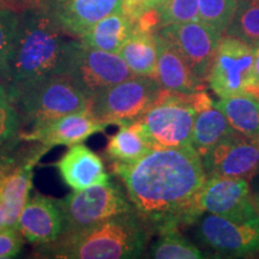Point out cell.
Segmentation results:
<instances>
[{
  "label": "cell",
  "mask_w": 259,
  "mask_h": 259,
  "mask_svg": "<svg viewBox=\"0 0 259 259\" xmlns=\"http://www.w3.org/2000/svg\"><path fill=\"white\" fill-rule=\"evenodd\" d=\"M112 170L151 232L199 219L196 199L208 177L192 145L154 148L134 163L113 162Z\"/></svg>",
  "instance_id": "cell-1"
},
{
  "label": "cell",
  "mask_w": 259,
  "mask_h": 259,
  "mask_svg": "<svg viewBox=\"0 0 259 259\" xmlns=\"http://www.w3.org/2000/svg\"><path fill=\"white\" fill-rule=\"evenodd\" d=\"M66 44L63 30L42 9L18 14L11 51L0 77L6 93L59 73Z\"/></svg>",
  "instance_id": "cell-2"
},
{
  "label": "cell",
  "mask_w": 259,
  "mask_h": 259,
  "mask_svg": "<svg viewBox=\"0 0 259 259\" xmlns=\"http://www.w3.org/2000/svg\"><path fill=\"white\" fill-rule=\"evenodd\" d=\"M151 234L134 210L64 232L51 244L38 246L36 254L57 259H134L144 253Z\"/></svg>",
  "instance_id": "cell-3"
},
{
  "label": "cell",
  "mask_w": 259,
  "mask_h": 259,
  "mask_svg": "<svg viewBox=\"0 0 259 259\" xmlns=\"http://www.w3.org/2000/svg\"><path fill=\"white\" fill-rule=\"evenodd\" d=\"M6 94L18 113L22 131L69 113L85 111L92 103L63 73L51 74Z\"/></svg>",
  "instance_id": "cell-4"
},
{
  "label": "cell",
  "mask_w": 259,
  "mask_h": 259,
  "mask_svg": "<svg viewBox=\"0 0 259 259\" xmlns=\"http://www.w3.org/2000/svg\"><path fill=\"white\" fill-rule=\"evenodd\" d=\"M208 93L181 94L161 89L160 94L138 122L154 148H177L191 145L197 113L212 107Z\"/></svg>",
  "instance_id": "cell-5"
},
{
  "label": "cell",
  "mask_w": 259,
  "mask_h": 259,
  "mask_svg": "<svg viewBox=\"0 0 259 259\" xmlns=\"http://www.w3.org/2000/svg\"><path fill=\"white\" fill-rule=\"evenodd\" d=\"M59 73L90 101L105 89L135 76L118 53L88 47L79 38L67 41Z\"/></svg>",
  "instance_id": "cell-6"
},
{
  "label": "cell",
  "mask_w": 259,
  "mask_h": 259,
  "mask_svg": "<svg viewBox=\"0 0 259 259\" xmlns=\"http://www.w3.org/2000/svg\"><path fill=\"white\" fill-rule=\"evenodd\" d=\"M254 47L225 35L219 42L206 82L220 99L250 95L259 100L254 82Z\"/></svg>",
  "instance_id": "cell-7"
},
{
  "label": "cell",
  "mask_w": 259,
  "mask_h": 259,
  "mask_svg": "<svg viewBox=\"0 0 259 259\" xmlns=\"http://www.w3.org/2000/svg\"><path fill=\"white\" fill-rule=\"evenodd\" d=\"M161 89L155 77L134 76L97 94L90 112L107 125L130 124L150 108Z\"/></svg>",
  "instance_id": "cell-8"
},
{
  "label": "cell",
  "mask_w": 259,
  "mask_h": 259,
  "mask_svg": "<svg viewBox=\"0 0 259 259\" xmlns=\"http://www.w3.org/2000/svg\"><path fill=\"white\" fill-rule=\"evenodd\" d=\"M64 216V232L84 228L113 216L134 211L127 193L115 181L84 190H73L59 199Z\"/></svg>",
  "instance_id": "cell-9"
},
{
  "label": "cell",
  "mask_w": 259,
  "mask_h": 259,
  "mask_svg": "<svg viewBox=\"0 0 259 259\" xmlns=\"http://www.w3.org/2000/svg\"><path fill=\"white\" fill-rule=\"evenodd\" d=\"M196 212L198 216L209 212L236 223L258 216L247 180L223 177L206 179L197 196Z\"/></svg>",
  "instance_id": "cell-10"
},
{
  "label": "cell",
  "mask_w": 259,
  "mask_h": 259,
  "mask_svg": "<svg viewBox=\"0 0 259 259\" xmlns=\"http://www.w3.org/2000/svg\"><path fill=\"white\" fill-rule=\"evenodd\" d=\"M206 177L251 179L259 174V139L235 132L202 157Z\"/></svg>",
  "instance_id": "cell-11"
},
{
  "label": "cell",
  "mask_w": 259,
  "mask_h": 259,
  "mask_svg": "<svg viewBox=\"0 0 259 259\" xmlns=\"http://www.w3.org/2000/svg\"><path fill=\"white\" fill-rule=\"evenodd\" d=\"M197 235L220 254L241 257L254 253L259 252V215L236 223L210 213L199 221Z\"/></svg>",
  "instance_id": "cell-12"
},
{
  "label": "cell",
  "mask_w": 259,
  "mask_h": 259,
  "mask_svg": "<svg viewBox=\"0 0 259 259\" xmlns=\"http://www.w3.org/2000/svg\"><path fill=\"white\" fill-rule=\"evenodd\" d=\"M156 32L169 40L185 57L196 76L206 82L221 32L200 21L166 25Z\"/></svg>",
  "instance_id": "cell-13"
},
{
  "label": "cell",
  "mask_w": 259,
  "mask_h": 259,
  "mask_svg": "<svg viewBox=\"0 0 259 259\" xmlns=\"http://www.w3.org/2000/svg\"><path fill=\"white\" fill-rule=\"evenodd\" d=\"M38 8L64 34L79 38L102 18L121 11L122 0H44Z\"/></svg>",
  "instance_id": "cell-14"
},
{
  "label": "cell",
  "mask_w": 259,
  "mask_h": 259,
  "mask_svg": "<svg viewBox=\"0 0 259 259\" xmlns=\"http://www.w3.org/2000/svg\"><path fill=\"white\" fill-rule=\"evenodd\" d=\"M107 126L108 125L100 121L89 108L59 116L29 131H21V139L40 143L50 151L57 145L71 147L83 143L90 136L102 132Z\"/></svg>",
  "instance_id": "cell-15"
},
{
  "label": "cell",
  "mask_w": 259,
  "mask_h": 259,
  "mask_svg": "<svg viewBox=\"0 0 259 259\" xmlns=\"http://www.w3.org/2000/svg\"><path fill=\"white\" fill-rule=\"evenodd\" d=\"M17 228L25 241L41 246L57 240L64 233V216L59 199L36 193L25 203Z\"/></svg>",
  "instance_id": "cell-16"
},
{
  "label": "cell",
  "mask_w": 259,
  "mask_h": 259,
  "mask_svg": "<svg viewBox=\"0 0 259 259\" xmlns=\"http://www.w3.org/2000/svg\"><path fill=\"white\" fill-rule=\"evenodd\" d=\"M47 149L40 143L32 144L30 151L23 160L9 173L2 186V205L4 213V227H17V222L29 199L32 186L34 167L45 155Z\"/></svg>",
  "instance_id": "cell-17"
},
{
  "label": "cell",
  "mask_w": 259,
  "mask_h": 259,
  "mask_svg": "<svg viewBox=\"0 0 259 259\" xmlns=\"http://www.w3.org/2000/svg\"><path fill=\"white\" fill-rule=\"evenodd\" d=\"M157 65L155 79L164 90L193 94L205 90V82L191 69L185 57L169 40L156 32Z\"/></svg>",
  "instance_id": "cell-18"
},
{
  "label": "cell",
  "mask_w": 259,
  "mask_h": 259,
  "mask_svg": "<svg viewBox=\"0 0 259 259\" xmlns=\"http://www.w3.org/2000/svg\"><path fill=\"white\" fill-rule=\"evenodd\" d=\"M54 166L65 185L72 190H84L111 180L102 158L82 143L71 145Z\"/></svg>",
  "instance_id": "cell-19"
},
{
  "label": "cell",
  "mask_w": 259,
  "mask_h": 259,
  "mask_svg": "<svg viewBox=\"0 0 259 259\" xmlns=\"http://www.w3.org/2000/svg\"><path fill=\"white\" fill-rule=\"evenodd\" d=\"M118 54L135 76L154 77L157 65L156 32L134 23L131 34Z\"/></svg>",
  "instance_id": "cell-20"
},
{
  "label": "cell",
  "mask_w": 259,
  "mask_h": 259,
  "mask_svg": "<svg viewBox=\"0 0 259 259\" xmlns=\"http://www.w3.org/2000/svg\"><path fill=\"white\" fill-rule=\"evenodd\" d=\"M134 22L122 11L114 12L90 27L79 40L95 50L119 53L126 38L131 34Z\"/></svg>",
  "instance_id": "cell-21"
},
{
  "label": "cell",
  "mask_w": 259,
  "mask_h": 259,
  "mask_svg": "<svg viewBox=\"0 0 259 259\" xmlns=\"http://www.w3.org/2000/svg\"><path fill=\"white\" fill-rule=\"evenodd\" d=\"M154 149L143 127L136 120L119 126L118 132L109 137L106 155L119 163H134Z\"/></svg>",
  "instance_id": "cell-22"
},
{
  "label": "cell",
  "mask_w": 259,
  "mask_h": 259,
  "mask_svg": "<svg viewBox=\"0 0 259 259\" xmlns=\"http://www.w3.org/2000/svg\"><path fill=\"white\" fill-rule=\"evenodd\" d=\"M235 132L226 116L216 107H208L197 113L191 145L200 157H204L220 142Z\"/></svg>",
  "instance_id": "cell-23"
},
{
  "label": "cell",
  "mask_w": 259,
  "mask_h": 259,
  "mask_svg": "<svg viewBox=\"0 0 259 259\" xmlns=\"http://www.w3.org/2000/svg\"><path fill=\"white\" fill-rule=\"evenodd\" d=\"M213 106L236 132L259 139V100L250 95H235L220 99Z\"/></svg>",
  "instance_id": "cell-24"
},
{
  "label": "cell",
  "mask_w": 259,
  "mask_h": 259,
  "mask_svg": "<svg viewBox=\"0 0 259 259\" xmlns=\"http://www.w3.org/2000/svg\"><path fill=\"white\" fill-rule=\"evenodd\" d=\"M156 241L151 245V258L156 259H200L203 252L180 235L178 227H166L157 232Z\"/></svg>",
  "instance_id": "cell-25"
},
{
  "label": "cell",
  "mask_w": 259,
  "mask_h": 259,
  "mask_svg": "<svg viewBox=\"0 0 259 259\" xmlns=\"http://www.w3.org/2000/svg\"><path fill=\"white\" fill-rule=\"evenodd\" d=\"M225 34L257 47L259 45V0H239L234 17Z\"/></svg>",
  "instance_id": "cell-26"
},
{
  "label": "cell",
  "mask_w": 259,
  "mask_h": 259,
  "mask_svg": "<svg viewBox=\"0 0 259 259\" xmlns=\"http://www.w3.org/2000/svg\"><path fill=\"white\" fill-rule=\"evenodd\" d=\"M239 0H199L198 19L223 35L238 9Z\"/></svg>",
  "instance_id": "cell-27"
},
{
  "label": "cell",
  "mask_w": 259,
  "mask_h": 259,
  "mask_svg": "<svg viewBox=\"0 0 259 259\" xmlns=\"http://www.w3.org/2000/svg\"><path fill=\"white\" fill-rule=\"evenodd\" d=\"M21 120L18 113L9 100L4 87L0 84V150L21 136Z\"/></svg>",
  "instance_id": "cell-28"
},
{
  "label": "cell",
  "mask_w": 259,
  "mask_h": 259,
  "mask_svg": "<svg viewBox=\"0 0 259 259\" xmlns=\"http://www.w3.org/2000/svg\"><path fill=\"white\" fill-rule=\"evenodd\" d=\"M199 0H167L158 9L161 28L170 24H180L198 19ZM160 28V29H161Z\"/></svg>",
  "instance_id": "cell-29"
},
{
  "label": "cell",
  "mask_w": 259,
  "mask_h": 259,
  "mask_svg": "<svg viewBox=\"0 0 259 259\" xmlns=\"http://www.w3.org/2000/svg\"><path fill=\"white\" fill-rule=\"evenodd\" d=\"M17 16L11 10L0 8V77L8 63L12 41H14Z\"/></svg>",
  "instance_id": "cell-30"
},
{
  "label": "cell",
  "mask_w": 259,
  "mask_h": 259,
  "mask_svg": "<svg viewBox=\"0 0 259 259\" xmlns=\"http://www.w3.org/2000/svg\"><path fill=\"white\" fill-rule=\"evenodd\" d=\"M24 244V236L21 234L17 227L2 228L0 229V259L17 257Z\"/></svg>",
  "instance_id": "cell-31"
},
{
  "label": "cell",
  "mask_w": 259,
  "mask_h": 259,
  "mask_svg": "<svg viewBox=\"0 0 259 259\" xmlns=\"http://www.w3.org/2000/svg\"><path fill=\"white\" fill-rule=\"evenodd\" d=\"M121 11L135 22L139 16L147 11V0H122Z\"/></svg>",
  "instance_id": "cell-32"
},
{
  "label": "cell",
  "mask_w": 259,
  "mask_h": 259,
  "mask_svg": "<svg viewBox=\"0 0 259 259\" xmlns=\"http://www.w3.org/2000/svg\"><path fill=\"white\" fill-rule=\"evenodd\" d=\"M253 73H254V82L257 88L259 89V45L257 47H254V67H253Z\"/></svg>",
  "instance_id": "cell-33"
},
{
  "label": "cell",
  "mask_w": 259,
  "mask_h": 259,
  "mask_svg": "<svg viewBox=\"0 0 259 259\" xmlns=\"http://www.w3.org/2000/svg\"><path fill=\"white\" fill-rule=\"evenodd\" d=\"M167 0H147V11L150 9L158 10Z\"/></svg>",
  "instance_id": "cell-34"
},
{
  "label": "cell",
  "mask_w": 259,
  "mask_h": 259,
  "mask_svg": "<svg viewBox=\"0 0 259 259\" xmlns=\"http://www.w3.org/2000/svg\"><path fill=\"white\" fill-rule=\"evenodd\" d=\"M251 198H252V203H253L255 211H257V213L259 215V193L255 192L253 194H251Z\"/></svg>",
  "instance_id": "cell-35"
},
{
  "label": "cell",
  "mask_w": 259,
  "mask_h": 259,
  "mask_svg": "<svg viewBox=\"0 0 259 259\" xmlns=\"http://www.w3.org/2000/svg\"><path fill=\"white\" fill-rule=\"evenodd\" d=\"M3 178H4V177H3Z\"/></svg>",
  "instance_id": "cell-36"
}]
</instances>
